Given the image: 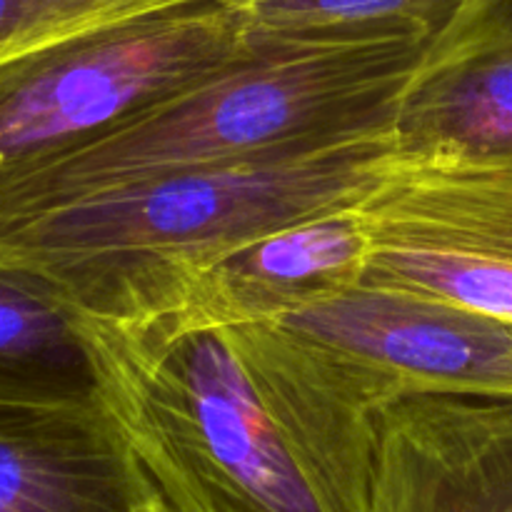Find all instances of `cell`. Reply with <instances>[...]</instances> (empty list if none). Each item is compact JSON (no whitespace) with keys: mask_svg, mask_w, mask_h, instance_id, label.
Returning a JSON list of instances; mask_svg holds the SVG:
<instances>
[{"mask_svg":"<svg viewBox=\"0 0 512 512\" xmlns=\"http://www.w3.org/2000/svg\"><path fill=\"white\" fill-rule=\"evenodd\" d=\"M393 155V133L323 140L0 213V260L48 280L73 308L128 315L238 245L358 210Z\"/></svg>","mask_w":512,"mask_h":512,"instance_id":"6da1fadb","label":"cell"},{"mask_svg":"<svg viewBox=\"0 0 512 512\" xmlns=\"http://www.w3.org/2000/svg\"><path fill=\"white\" fill-rule=\"evenodd\" d=\"M433 35L410 28L253 33L198 83L0 180V213L303 143L393 133Z\"/></svg>","mask_w":512,"mask_h":512,"instance_id":"7a4b0ae2","label":"cell"},{"mask_svg":"<svg viewBox=\"0 0 512 512\" xmlns=\"http://www.w3.org/2000/svg\"><path fill=\"white\" fill-rule=\"evenodd\" d=\"M73 313L95 403L165 512H325L223 325L183 305Z\"/></svg>","mask_w":512,"mask_h":512,"instance_id":"3957f363","label":"cell"},{"mask_svg":"<svg viewBox=\"0 0 512 512\" xmlns=\"http://www.w3.org/2000/svg\"><path fill=\"white\" fill-rule=\"evenodd\" d=\"M243 0H163L0 60V180L83 145L238 58Z\"/></svg>","mask_w":512,"mask_h":512,"instance_id":"277c9868","label":"cell"},{"mask_svg":"<svg viewBox=\"0 0 512 512\" xmlns=\"http://www.w3.org/2000/svg\"><path fill=\"white\" fill-rule=\"evenodd\" d=\"M358 283L408 290L512 323V168L393 155L358 208Z\"/></svg>","mask_w":512,"mask_h":512,"instance_id":"5b68a950","label":"cell"},{"mask_svg":"<svg viewBox=\"0 0 512 512\" xmlns=\"http://www.w3.org/2000/svg\"><path fill=\"white\" fill-rule=\"evenodd\" d=\"M273 323L405 378L512 393V323L443 300L353 283Z\"/></svg>","mask_w":512,"mask_h":512,"instance_id":"8992f818","label":"cell"},{"mask_svg":"<svg viewBox=\"0 0 512 512\" xmlns=\"http://www.w3.org/2000/svg\"><path fill=\"white\" fill-rule=\"evenodd\" d=\"M393 138L400 158L512 168V0H475L433 40Z\"/></svg>","mask_w":512,"mask_h":512,"instance_id":"52a82bcc","label":"cell"},{"mask_svg":"<svg viewBox=\"0 0 512 512\" xmlns=\"http://www.w3.org/2000/svg\"><path fill=\"white\" fill-rule=\"evenodd\" d=\"M0 512H165L98 403H0Z\"/></svg>","mask_w":512,"mask_h":512,"instance_id":"ba28073f","label":"cell"},{"mask_svg":"<svg viewBox=\"0 0 512 512\" xmlns=\"http://www.w3.org/2000/svg\"><path fill=\"white\" fill-rule=\"evenodd\" d=\"M370 235L353 213L288 225L175 275L128 315L193 308L218 325L275 320L308 300L358 283Z\"/></svg>","mask_w":512,"mask_h":512,"instance_id":"9c48e42d","label":"cell"},{"mask_svg":"<svg viewBox=\"0 0 512 512\" xmlns=\"http://www.w3.org/2000/svg\"><path fill=\"white\" fill-rule=\"evenodd\" d=\"M0 403H95L88 348L68 300L0 260Z\"/></svg>","mask_w":512,"mask_h":512,"instance_id":"30bf717a","label":"cell"},{"mask_svg":"<svg viewBox=\"0 0 512 512\" xmlns=\"http://www.w3.org/2000/svg\"><path fill=\"white\" fill-rule=\"evenodd\" d=\"M475 0H243L253 33L410 28L438 38Z\"/></svg>","mask_w":512,"mask_h":512,"instance_id":"8fae6325","label":"cell"},{"mask_svg":"<svg viewBox=\"0 0 512 512\" xmlns=\"http://www.w3.org/2000/svg\"><path fill=\"white\" fill-rule=\"evenodd\" d=\"M163 0H0V60Z\"/></svg>","mask_w":512,"mask_h":512,"instance_id":"7c38bea8","label":"cell"}]
</instances>
